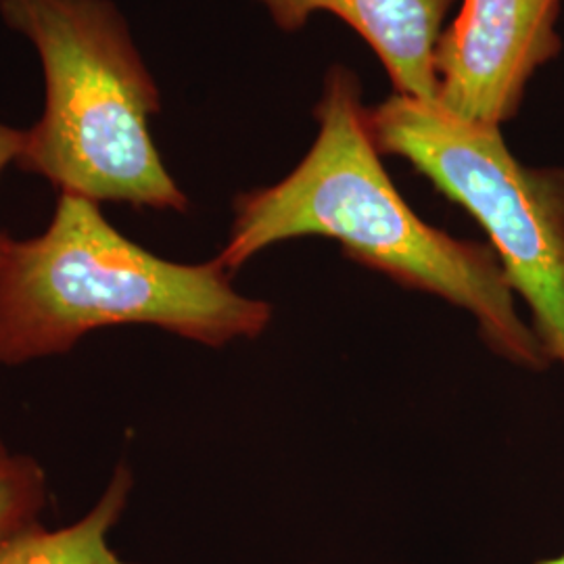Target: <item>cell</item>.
<instances>
[{
    "label": "cell",
    "mask_w": 564,
    "mask_h": 564,
    "mask_svg": "<svg viewBox=\"0 0 564 564\" xmlns=\"http://www.w3.org/2000/svg\"><path fill=\"white\" fill-rule=\"evenodd\" d=\"M314 116L318 137L300 165L281 182L235 199V220L216 262L232 274L270 245L333 239L351 260L473 314L498 356L527 370H545L552 362L533 326L517 312L494 247L424 223L393 186L351 69H328Z\"/></svg>",
    "instance_id": "1"
},
{
    "label": "cell",
    "mask_w": 564,
    "mask_h": 564,
    "mask_svg": "<svg viewBox=\"0 0 564 564\" xmlns=\"http://www.w3.org/2000/svg\"><path fill=\"white\" fill-rule=\"evenodd\" d=\"M272 305L241 295L216 260L176 263L126 239L99 203L61 193L46 230L0 247V364L61 356L90 330L160 326L223 347L256 339Z\"/></svg>",
    "instance_id": "2"
},
{
    "label": "cell",
    "mask_w": 564,
    "mask_h": 564,
    "mask_svg": "<svg viewBox=\"0 0 564 564\" xmlns=\"http://www.w3.org/2000/svg\"><path fill=\"white\" fill-rule=\"evenodd\" d=\"M44 69V111L25 130L20 165L93 203L186 212L149 120L162 97L111 0H0Z\"/></svg>",
    "instance_id": "3"
},
{
    "label": "cell",
    "mask_w": 564,
    "mask_h": 564,
    "mask_svg": "<svg viewBox=\"0 0 564 564\" xmlns=\"http://www.w3.org/2000/svg\"><path fill=\"white\" fill-rule=\"evenodd\" d=\"M368 128L381 153L405 160L484 226L550 362L564 368V167L519 162L500 128L403 95L368 109Z\"/></svg>",
    "instance_id": "4"
},
{
    "label": "cell",
    "mask_w": 564,
    "mask_h": 564,
    "mask_svg": "<svg viewBox=\"0 0 564 564\" xmlns=\"http://www.w3.org/2000/svg\"><path fill=\"white\" fill-rule=\"evenodd\" d=\"M561 0H464L433 53L435 105L481 126L512 120L531 76L561 53Z\"/></svg>",
    "instance_id": "5"
},
{
    "label": "cell",
    "mask_w": 564,
    "mask_h": 564,
    "mask_svg": "<svg viewBox=\"0 0 564 564\" xmlns=\"http://www.w3.org/2000/svg\"><path fill=\"white\" fill-rule=\"evenodd\" d=\"M282 32L323 11L337 15L379 55L395 95L435 102L433 53L454 0H258Z\"/></svg>",
    "instance_id": "6"
},
{
    "label": "cell",
    "mask_w": 564,
    "mask_h": 564,
    "mask_svg": "<svg viewBox=\"0 0 564 564\" xmlns=\"http://www.w3.org/2000/svg\"><path fill=\"white\" fill-rule=\"evenodd\" d=\"M132 470L118 464L99 502L76 523L25 529L0 545V564H132L109 545V533L120 523L132 494Z\"/></svg>",
    "instance_id": "7"
},
{
    "label": "cell",
    "mask_w": 564,
    "mask_h": 564,
    "mask_svg": "<svg viewBox=\"0 0 564 564\" xmlns=\"http://www.w3.org/2000/svg\"><path fill=\"white\" fill-rule=\"evenodd\" d=\"M48 481L41 464L23 454L0 460V545L41 523Z\"/></svg>",
    "instance_id": "8"
},
{
    "label": "cell",
    "mask_w": 564,
    "mask_h": 564,
    "mask_svg": "<svg viewBox=\"0 0 564 564\" xmlns=\"http://www.w3.org/2000/svg\"><path fill=\"white\" fill-rule=\"evenodd\" d=\"M23 147H25V130L0 123V174L11 163L20 162ZM4 239H7V235L0 232V247H2Z\"/></svg>",
    "instance_id": "9"
},
{
    "label": "cell",
    "mask_w": 564,
    "mask_h": 564,
    "mask_svg": "<svg viewBox=\"0 0 564 564\" xmlns=\"http://www.w3.org/2000/svg\"><path fill=\"white\" fill-rule=\"evenodd\" d=\"M538 564H564V554L556 556V558H547V561H542V563Z\"/></svg>",
    "instance_id": "10"
},
{
    "label": "cell",
    "mask_w": 564,
    "mask_h": 564,
    "mask_svg": "<svg viewBox=\"0 0 564 564\" xmlns=\"http://www.w3.org/2000/svg\"><path fill=\"white\" fill-rule=\"evenodd\" d=\"M9 456V449H7V445L2 444V440H0V460H4Z\"/></svg>",
    "instance_id": "11"
}]
</instances>
